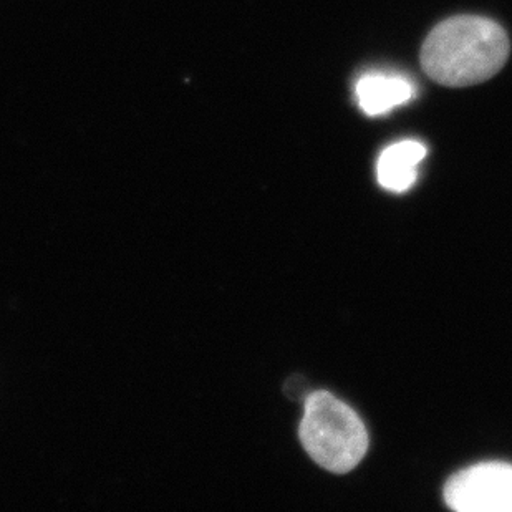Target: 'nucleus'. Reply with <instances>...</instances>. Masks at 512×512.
Listing matches in <instances>:
<instances>
[{"label": "nucleus", "instance_id": "2", "mask_svg": "<svg viewBox=\"0 0 512 512\" xmlns=\"http://www.w3.org/2000/svg\"><path fill=\"white\" fill-rule=\"evenodd\" d=\"M300 441L315 463L339 474L352 471L368 450L360 416L329 392H315L305 400Z\"/></svg>", "mask_w": 512, "mask_h": 512}, {"label": "nucleus", "instance_id": "4", "mask_svg": "<svg viewBox=\"0 0 512 512\" xmlns=\"http://www.w3.org/2000/svg\"><path fill=\"white\" fill-rule=\"evenodd\" d=\"M355 95L367 115H385L410 102L415 97V85L400 75L367 73L355 85Z\"/></svg>", "mask_w": 512, "mask_h": 512}, {"label": "nucleus", "instance_id": "5", "mask_svg": "<svg viewBox=\"0 0 512 512\" xmlns=\"http://www.w3.org/2000/svg\"><path fill=\"white\" fill-rule=\"evenodd\" d=\"M426 146L420 141L403 140L388 146L378 158V183L395 193H403L416 183L418 165L425 160Z\"/></svg>", "mask_w": 512, "mask_h": 512}, {"label": "nucleus", "instance_id": "3", "mask_svg": "<svg viewBox=\"0 0 512 512\" xmlns=\"http://www.w3.org/2000/svg\"><path fill=\"white\" fill-rule=\"evenodd\" d=\"M445 501L459 512H512V464L481 463L446 483Z\"/></svg>", "mask_w": 512, "mask_h": 512}, {"label": "nucleus", "instance_id": "1", "mask_svg": "<svg viewBox=\"0 0 512 512\" xmlns=\"http://www.w3.org/2000/svg\"><path fill=\"white\" fill-rule=\"evenodd\" d=\"M501 25L478 15H458L436 25L421 49V65L435 82L469 87L494 77L509 57Z\"/></svg>", "mask_w": 512, "mask_h": 512}]
</instances>
